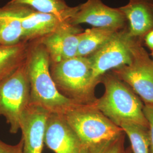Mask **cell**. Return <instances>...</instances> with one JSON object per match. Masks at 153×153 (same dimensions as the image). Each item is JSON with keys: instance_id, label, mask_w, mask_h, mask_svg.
I'll return each mask as SVG.
<instances>
[{"instance_id": "cell-1", "label": "cell", "mask_w": 153, "mask_h": 153, "mask_svg": "<svg viewBox=\"0 0 153 153\" xmlns=\"http://www.w3.org/2000/svg\"><path fill=\"white\" fill-rule=\"evenodd\" d=\"M30 86V104L43 107L50 114L64 115L82 106L62 95L50 73V59L38 40L29 43L25 60Z\"/></svg>"}, {"instance_id": "cell-2", "label": "cell", "mask_w": 153, "mask_h": 153, "mask_svg": "<svg viewBox=\"0 0 153 153\" xmlns=\"http://www.w3.org/2000/svg\"><path fill=\"white\" fill-rule=\"evenodd\" d=\"M104 78L105 92L95 101L94 107L118 126L130 124L149 128L143 107L137 97L119 80Z\"/></svg>"}, {"instance_id": "cell-3", "label": "cell", "mask_w": 153, "mask_h": 153, "mask_svg": "<svg viewBox=\"0 0 153 153\" xmlns=\"http://www.w3.org/2000/svg\"><path fill=\"white\" fill-rule=\"evenodd\" d=\"M83 146L94 150L118 139L123 131L97 109L94 103L82 105L64 115Z\"/></svg>"}, {"instance_id": "cell-4", "label": "cell", "mask_w": 153, "mask_h": 153, "mask_svg": "<svg viewBox=\"0 0 153 153\" xmlns=\"http://www.w3.org/2000/svg\"><path fill=\"white\" fill-rule=\"evenodd\" d=\"M50 73L57 90L64 97L79 104L95 102L91 64L88 57L76 56L50 63Z\"/></svg>"}, {"instance_id": "cell-5", "label": "cell", "mask_w": 153, "mask_h": 153, "mask_svg": "<svg viewBox=\"0 0 153 153\" xmlns=\"http://www.w3.org/2000/svg\"><path fill=\"white\" fill-rule=\"evenodd\" d=\"M30 104V86L25 61L0 82V116L5 118L12 134L19 130L21 116Z\"/></svg>"}, {"instance_id": "cell-6", "label": "cell", "mask_w": 153, "mask_h": 153, "mask_svg": "<svg viewBox=\"0 0 153 153\" xmlns=\"http://www.w3.org/2000/svg\"><path fill=\"white\" fill-rule=\"evenodd\" d=\"M133 39L128 35V31L119 30L88 57L91 64V82L93 88L107 71L131 64L135 52Z\"/></svg>"}, {"instance_id": "cell-7", "label": "cell", "mask_w": 153, "mask_h": 153, "mask_svg": "<svg viewBox=\"0 0 153 153\" xmlns=\"http://www.w3.org/2000/svg\"><path fill=\"white\" fill-rule=\"evenodd\" d=\"M126 22L119 8L106 5L102 0H87L77 6L74 15L68 21L74 26L86 23L93 27L120 30Z\"/></svg>"}, {"instance_id": "cell-8", "label": "cell", "mask_w": 153, "mask_h": 153, "mask_svg": "<svg viewBox=\"0 0 153 153\" xmlns=\"http://www.w3.org/2000/svg\"><path fill=\"white\" fill-rule=\"evenodd\" d=\"M82 31L78 26L63 23L53 32L38 39L49 55L51 63H57L77 56Z\"/></svg>"}, {"instance_id": "cell-9", "label": "cell", "mask_w": 153, "mask_h": 153, "mask_svg": "<svg viewBox=\"0 0 153 153\" xmlns=\"http://www.w3.org/2000/svg\"><path fill=\"white\" fill-rule=\"evenodd\" d=\"M49 114L43 107L32 104L22 113L19 129L22 131L23 153H42L46 122Z\"/></svg>"}, {"instance_id": "cell-10", "label": "cell", "mask_w": 153, "mask_h": 153, "mask_svg": "<svg viewBox=\"0 0 153 153\" xmlns=\"http://www.w3.org/2000/svg\"><path fill=\"white\" fill-rule=\"evenodd\" d=\"M44 143L55 153H80L83 146L64 115L49 114Z\"/></svg>"}, {"instance_id": "cell-11", "label": "cell", "mask_w": 153, "mask_h": 153, "mask_svg": "<svg viewBox=\"0 0 153 153\" xmlns=\"http://www.w3.org/2000/svg\"><path fill=\"white\" fill-rule=\"evenodd\" d=\"M117 73L147 104L153 105V64L139 57L135 49L132 63Z\"/></svg>"}, {"instance_id": "cell-12", "label": "cell", "mask_w": 153, "mask_h": 153, "mask_svg": "<svg viewBox=\"0 0 153 153\" xmlns=\"http://www.w3.org/2000/svg\"><path fill=\"white\" fill-rule=\"evenodd\" d=\"M21 21L23 41L25 42L42 38L67 22L59 16L40 13L25 5Z\"/></svg>"}, {"instance_id": "cell-13", "label": "cell", "mask_w": 153, "mask_h": 153, "mask_svg": "<svg viewBox=\"0 0 153 153\" xmlns=\"http://www.w3.org/2000/svg\"><path fill=\"white\" fill-rule=\"evenodd\" d=\"M149 0H130L120 7L129 23L128 35L134 38L145 35L153 28V13Z\"/></svg>"}, {"instance_id": "cell-14", "label": "cell", "mask_w": 153, "mask_h": 153, "mask_svg": "<svg viewBox=\"0 0 153 153\" xmlns=\"http://www.w3.org/2000/svg\"><path fill=\"white\" fill-rule=\"evenodd\" d=\"M24 6L7 3L0 8V45L23 42L21 16Z\"/></svg>"}, {"instance_id": "cell-15", "label": "cell", "mask_w": 153, "mask_h": 153, "mask_svg": "<svg viewBox=\"0 0 153 153\" xmlns=\"http://www.w3.org/2000/svg\"><path fill=\"white\" fill-rule=\"evenodd\" d=\"M29 43L0 45V82L10 76L25 61Z\"/></svg>"}, {"instance_id": "cell-16", "label": "cell", "mask_w": 153, "mask_h": 153, "mask_svg": "<svg viewBox=\"0 0 153 153\" xmlns=\"http://www.w3.org/2000/svg\"><path fill=\"white\" fill-rule=\"evenodd\" d=\"M9 3L27 6L35 11L55 15L67 22L77 9V6L68 5L65 0H11Z\"/></svg>"}, {"instance_id": "cell-17", "label": "cell", "mask_w": 153, "mask_h": 153, "mask_svg": "<svg viewBox=\"0 0 153 153\" xmlns=\"http://www.w3.org/2000/svg\"><path fill=\"white\" fill-rule=\"evenodd\" d=\"M117 31L112 29L96 27L82 31L77 56L89 57L107 42Z\"/></svg>"}, {"instance_id": "cell-18", "label": "cell", "mask_w": 153, "mask_h": 153, "mask_svg": "<svg viewBox=\"0 0 153 153\" xmlns=\"http://www.w3.org/2000/svg\"><path fill=\"white\" fill-rule=\"evenodd\" d=\"M128 136L133 153H149V133L146 128L130 124L119 126Z\"/></svg>"}, {"instance_id": "cell-19", "label": "cell", "mask_w": 153, "mask_h": 153, "mask_svg": "<svg viewBox=\"0 0 153 153\" xmlns=\"http://www.w3.org/2000/svg\"><path fill=\"white\" fill-rule=\"evenodd\" d=\"M143 112L148 122L149 146L151 153H153V105H145L143 107Z\"/></svg>"}, {"instance_id": "cell-20", "label": "cell", "mask_w": 153, "mask_h": 153, "mask_svg": "<svg viewBox=\"0 0 153 153\" xmlns=\"http://www.w3.org/2000/svg\"><path fill=\"white\" fill-rule=\"evenodd\" d=\"M23 141L21 138L16 145H11L0 140V153H23Z\"/></svg>"}, {"instance_id": "cell-21", "label": "cell", "mask_w": 153, "mask_h": 153, "mask_svg": "<svg viewBox=\"0 0 153 153\" xmlns=\"http://www.w3.org/2000/svg\"><path fill=\"white\" fill-rule=\"evenodd\" d=\"M90 151L91 153H120V146L118 139H117L103 147L95 150H90Z\"/></svg>"}, {"instance_id": "cell-22", "label": "cell", "mask_w": 153, "mask_h": 153, "mask_svg": "<svg viewBox=\"0 0 153 153\" xmlns=\"http://www.w3.org/2000/svg\"><path fill=\"white\" fill-rule=\"evenodd\" d=\"M145 43L153 52V28L145 35Z\"/></svg>"}, {"instance_id": "cell-23", "label": "cell", "mask_w": 153, "mask_h": 153, "mask_svg": "<svg viewBox=\"0 0 153 153\" xmlns=\"http://www.w3.org/2000/svg\"><path fill=\"white\" fill-rule=\"evenodd\" d=\"M80 153H91V152L90 150L88 148L85 147V146H83Z\"/></svg>"}, {"instance_id": "cell-24", "label": "cell", "mask_w": 153, "mask_h": 153, "mask_svg": "<svg viewBox=\"0 0 153 153\" xmlns=\"http://www.w3.org/2000/svg\"><path fill=\"white\" fill-rule=\"evenodd\" d=\"M150 6H151V9H152V11H153V2H152V3H151V5H150Z\"/></svg>"}, {"instance_id": "cell-25", "label": "cell", "mask_w": 153, "mask_h": 153, "mask_svg": "<svg viewBox=\"0 0 153 153\" xmlns=\"http://www.w3.org/2000/svg\"><path fill=\"white\" fill-rule=\"evenodd\" d=\"M152 56H153V52H152Z\"/></svg>"}]
</instances>
